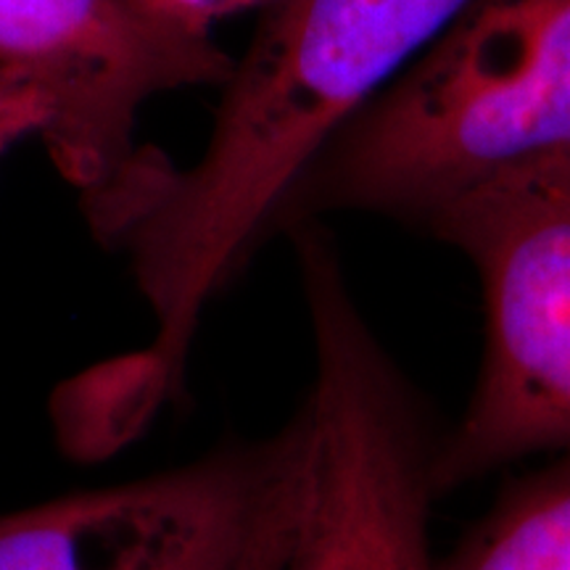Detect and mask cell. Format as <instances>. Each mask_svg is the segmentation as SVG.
I'll use <instances>...</instances> for the list:
<instances>
[{
  "mask_svg": "<svg viewBox=\"0 0 570 570\" xmlns=\"http://www.w3.org/2000/svg\"><path fill=\"white\" fill-rule=\"evenodd\" d=\"M436 570H570V452L512 483Z\"/></svg>",
  "mask_w": 570,
  "mask_h": 570,
  "instance_id": "obj_7",
  "label": "cell"
},
{
  "mask_svg": "<svg viewBox=\"0 0 570 570\" xmlns=\"http://www.w3.org/2000/svg\"><path fill=\"white\" fill-rule=\"evenodd\" d=\"M233 61L214 38L175 30L130 0H0V67L51 96L42 142L106 246L173 169L140 148L142 106L173 90L223 88Z\"/></svg>",
  "mask_w": 570,
  "mask_h": 570,
  "instance_id": "obj_5",
  "label": "cell"
},
{
  "mask_svg": "<svg viewBox=\"0 0 570 570\" xmlns=\"http://www.w3.org/2000/svg\"><path fill=\"white\" fill-rule=\"evenodd\" d=\"M302 420L188 465L0 515V570H240L294 468Z\"/></svg>",
  "mask_w": 570,
  "mask_h": 570,
  "instance_id": "obj_6",
  "label": "cell"
},
{
  "mask_svg": "<svg viewBox=\"0 0 570 570\" xmlns=\"http://www.w3.org/2000/svg\"><path fill=\"white\" fill-rule=\"evenodd\" d=\"M304 433V423H302ZM302 460H304V436L298 446V458L285 475L281 489L275 491L273 502L267 504L265 515L256 525L252 544H248L246 558L240 562V570H283L285 552H288L291 529H294L296 502H298V483H302Z\"/></svg>",
  "mask_w": 570,
  "mask_h": 570,
  "instance_id": "obj_9",
  "label": "cell"
},
{
  "mask_svg": "<svg viewBox=\"0 0 570 570\" xmlns=\"http://www.w3.org/2000/svg\"><path fill=\"white\" fill-rule=\"evenodd\" d=\"M312 386L283 570H436L433 454L417 394L381 344L323 227L294 235Z\"/></svg>",
  "mask_w": 570,
  "mask_h": 570,
  "instance_id": "obj_3",
  "label": "cell"
},
{
  "mask_svg": "<svg viewBox=\"0 0 570 570\" xmlns=\"http://www.w3.org/2000/svg\"><path fill=\"white\" fill-rule=\"evenodd\" d=\"M53 119V101L32 77L0 67V159L30 138H42Z\"/></svg>",
  "mask_w": 570,
  "mask_h": 570,
  "instance_id": "obj_8",
  "label": "cell"
},
{
  "mask_svg": "<svg viewBox=\"0 0 570 570\" xmlns=\"http://www.w3.org/2000/svg\"><path fill=\"white\" fill-rule=\"evenodd\" d=\"M475 269L483 354L468 407L436 444V497L570 452V159L512 169L425 225Z\"/></svg>",
  "mask_w": 570,
  "mask_h": 570,
  "instance_id": "obj_4",
  "label": "cell"
},
{
  "mask_svg": "<svg viewBox=\"0 0 570 570\" xmlns=\"http://www.w3.org/2000/svg\"><path fill=\"white\" fill-rule=\"evenodd\" d=\"M462 0H269L233 61L204 151L173 164L122 248L148 344L90 370L114 423L138 433L185 389L209 306L269 235L317 156L433 40Z\"/></svg>",
  "mask_w": 570,
  "mask_h": 570,
  "instance_id": "obj_1",
  "label": "cell"
},
{
  "mask_svg": "<svg viewBox=\"0 0 570 570\" xmlns=\"http://www.w3.org/2000/svg\"><path fill=\"white\" fill-rule=\"evenodd\" d=\"M547 159H570V0H462L317 156L277 233L336 212L428 225Z\"/></svg>",
  "mask_w": 570,
  "mask_h": 570,
  "instance_id": "obj_2",
  "label": "cell"
},
{
  "mask_svg": "<svg viewBox=\"0 0 570 570\" xmlns=\"http://www.w3.org/2000/svg\"><path fill=\"white\" fill-rule=\"evenodd\" d=\"M130 3L175 30L214 38L212 30L219 21L256 6H267L269 0H130Z\"/></svg>",
  "mask_w": 570,
  "mask_h": 570,
  "instance_id": "obj_10",
  "label": "cell"
}]
</instances>
